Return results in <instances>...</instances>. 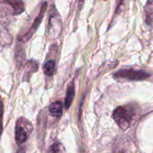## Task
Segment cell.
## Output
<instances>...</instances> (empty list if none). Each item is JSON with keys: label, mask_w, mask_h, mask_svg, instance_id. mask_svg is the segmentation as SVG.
I'll use <instances>...</instances> for the list:
<instances>
[{"label": "cell", "mask_w": 153, "mask_h": 153, "mask_svg": "<svg viewBox=\"0 0 153 153\" xmlns=\"http://www.w3.org/2000/svg\"><path fill=\"white\" fill-rule=\"evenodd\" d=\"M133 117L134 111L128 107L120 106L115 109L113 113L114 120L122 130H126L129 128Z\"/></svg>", "instance_id": "cell-1"}, {"label": "cell", "mask_w": 153, "mask_h": 153, "mask_svg": "<svg viewBox=\"0 0 153 153\" xmlns=\"http://www.w3.org/2000/svg\"><path fill=\"white\" fill-rule=\"evenodd\" d=\"M114 77L127 81H143L148 79L149 74L143 70H121L114 73Z\"/></svg>", "instance_id": "cell-2"}, {"label": "cell", "mask_w": 153, "mask_h": 153, "mask_svg": "<svg viewBox=\"0 0 153 153\" xmlns=\"http://www.w3.org/2000/svg\"><path fill=\"white\" fill-rule=\"evenodd\" d=\"M30 126H31V123L25 118L21 117L18 120L15 128V139L18 144H22L26 141L29 133L28 129H30Z\"/></svg>", "instance_id": "cell-3"}, {"label": "cell", "mask_w": 153, "mask_h": 153, "mask_svg": "<svg viewBox=\"0 0 153 153\" xmlns=\"http://www.w3.org/2000/svg\"><path fill=\"white\" fill-rule=\"evenodd\" d=\"M49 34L50 35H58L61 33V21L59 13H58L56 9L52 7L51 10L50 15H49Z\"/></svg>", "instance_id": "cell-4"}, {"label": "cell", "mask_w": 153, "mask_h": 153, "mask_svg": "<svg viewBox=\"0 0 153 153\" xmlns=\"http://www.w3.org/2000/svg\"><path fill=\"white\" fill-rule=\"evenodd\" d=\"M46 7H47V3L44 2V4L42 5L41 9H40V13H39L38 16L36 17L35 20H34V23L32 24V25H31V27L30 28V29L28 30V32H27L22 38H20L21 41L27 42L31 37H32L33 34H34L35 31L37 30V28H38V26L40 25V22H41L42 19H43V16H44L45 14V12H46Z\"/></svg>", "instance_id": "cell-5"}, {"label": "cell", "mask_w": 153, "mask_h": 153, "mask_svg": "<svg viewBox=\"0 0 153 153\" xmlns=\"http://www.w3.org/2000/svg\"><path fill=\"white\" fill-rule=\"evenodd\" d=\"M1 3H4L11 7L13 15H19L25 10L22 0H1Z\"/></svg>", "instance_id": "cell-6"}, {"label": "cell", "mask_w": 153, "mask_h": 153, "mask_svg": "<svg viewBox=\"0 0 153 153\" xmlns=\"http://www.w3.org/2000/svg\"><path fill=\"white\" fill-rule=\"evenodd\" d=\"M145 22L147 25H153V1L150 0L144 6Z\"/></svg>", "instance_id": "cell-7"}, {"label": "cell", "mask_w": 153, "mask_h": 153, "mask_svg": "<svg viewBox=\"0 0 153 153\" xmlns=\"http://www.w3.org/2000/svg\"><path fill=\"white\" fill-rule=\"evenodd\" d=\"M49 111L53 117L57 118L61 117L62 115L63 111V105L61 102H55L52 103L49 108Z\"/></svg>", "instance_id": "cell-8"}, {"label": "cell", "mask_w": 153, "mask_h": 153, "mask_svg": "<svg viewBox=\"0 0 153 153\" xmlns=\"http://www.w3.org/2000/svg\"><path fill=\"white\" fill-rule=\"evenodd\" d=\"M75 97V86L74 84L70 83L67 90V96L65 98V108L68 109L71 105L73 100Z\"/></svg>", "instance_id": "cell-9"}, {"label": "cell", "mask_w": 153, "mask_h": 153, "mask_svg": "<svg viewBox=\"0 0 153 153\" xmlns=\"http://www.w3.org/2000/svg\"><path fill=\"white\" fill-rule=\"evenodd\" d=\"M43 72L47 76H52L55 73V62L54 61H49L43 66Z\"/></svg>", "instance_id": "cell-10"}, {"label": "cell", "mask_w": 153, "mask_h": 153, "mask_svg": "<svg viewBox=\"0 0 153 153\" xmlns=\"http://www.w3.org/2000/svg\"><path fill=\"white\" fill-rule=\"evenodd\" d=\"M48 153H65V149L60 143H55L50 146Z\"/></svg>", "instance_id": "cell-11"}, {"label": "cell", "mask_w": 153, "mask_h": 153, "mask_svg": "<svg viewBox=\"0 0 153 153\" xmlns=\"http://www.w3.org/2000/svg\"><path fill=\"white\" fill-rule=\"evenodd\" d=\"M16 153H25V150H24L23 149H22V148H21V149H18Z\"/></svg>", "instance_id": "cell-12"}, {"label": "cell", "mask_w": 153, "mask_h": 153, "mask_svg": "<svg viewBox=\"0 0 153 153\" xmlns=\"http://www.w3.org/2000/svg\"><path fill=\"white\" fill-rule=\"evenodd\" d=\"M79 1H80V2H83L84 0H79Z\"/></svg>", "instance_id": "cell-13"}, {"label": "cell", "mask_w": 153, "mask_h": 153, "mask_svg": "<svg viewBox=\"0 0 153 153\" xmlns=\"http://www.w3.org/2000/svg\"><path fill=\"white\" fill-rule=\"evenodd\" d=\"M104 1H106V0H104Z\"/></svg>", "instance_id": "cell-14"}]
</instances>
